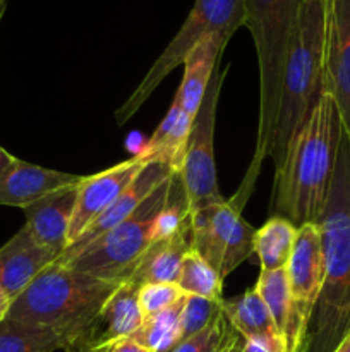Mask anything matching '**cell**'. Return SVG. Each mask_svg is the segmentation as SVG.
Instances as JSON below:
<instances>
[{
	"mask_svg": "<svg viewBox=\"0 0 350 352\" xmlns=\"http://www.w3.org/2000/svg\"><path fill=\"white\" fill-rule=\"evenodd\" d=\"M244 342V340H242ZM220 352H242V344L239 342V339H237L235 336H230L229 333V337H226V340H225V344H223V347H222V351Z\"/></svg>",
	"mask_w": 350,
	"mask_h": 352,
	"instance_id": "1f68e13d",
	"label": "cell"
},
{
	"mask_svg": "<svg viewBox=\"0 0 350 352\" xmlns=\"http://www.w3.org/2000/svg\"><path fill=\"white\" fill-rule=\"evenodd\" d=\"M119 284L55 261L14 299L7 318L48 327L75 342L86 336Z\"/></svg>",
	"mask_w": 350,
	"mask_h": 352,
	"instance_id": "277c9868",
	"label": "cell"
},
{
	"mask_svg": "<svg viewBox=\"0 0 350 352\" xmlns=\"http://www.w3.org/2000/svg\"><path fill=\"white\" fill-rule=\"evenodd\" d=\"M64 352H88V342H86L84 337H81L75 342H72Z\"/></svg>",
	"mask_w": 350,
	"mask_h": 352,
	"instance_id": "e575fe53",
	"label": "cell"
},
{
	"mask_svg": "<svg viewBox=\"0 0 350 352\" xmlns=\"http://www.w3.org/2000/svg\"><path fill=\"white\" fill-rule=\"evenodd\" d=\"M192 120H194V117L189 116L174 96L170 109L165 113L163 120L158 124L153 136L150 138L143 151L150 158L165 162L175 172H180L189 134L192 129Z\"/></svg>",
	"mask_w": 350,
	"mask_h": 352,
	"instance_id": "44dd1931",
	"label": "cell"
},
{
	"mask_svg": "<svg viewBox=\"0 0 350 352\" xmlns=\"http://www.w3.org/2000/svg\"><path fill=\"white\" fill-rule=\"evenodd\" d=\"M235 199L191 213L192 250L225 278L254 254L256 229L242 219Z\"/></svg>",
	"mask_w": 350,
	"mask_h": 352,
	"instance_id": "9c48e42d",
	"label": "cell"
},
{
	"mask_svg": "<svg viewBox=\"0 0 350 352\" xmlns=\"http://www.w3.org/2000/svg\"><path fill=\"white\" fill-rule=\"evenodd\" d=\"M3 2H7V0H0V3H3Z\"/></svg>",
	"mask_w": 350,
	"mask_h": 352,
	"instance_id": "74e56055",
	"label": "cell"
},
{
	"mask_svg": "<svg viewBox=\"0 0 350 352\" xmlns=\"http://www.w3.org/2000/svg\"><path fill=\"white\" fill-rule=\"evenodd\" d=\"M150 160L151 158L141 151L129 160L120 162L98 174L82 175L78 186V201L69 229L67 246L81 237L84 230L105 213V210L126 191L127 186L137 177Z\"/></svg>",
	"mask_w": 350,
	"mask_h": 352,
	"instance_id": "8fae6325",
	"label": "cell"
},
{
	"mask_svg": "<svg viewBox=\"0 0 350 352\" xmlns=\"http://www.w3.org/2000/svg\"><path fill=\"white\" fill-rule=\"evenodd\" d=\"M16 160L17 158L14 157V155H10L5 148L0 146V175H2L5 170H9Z\"/></svg>",
	"mask_w": 350,
	"mask_h": 352,
	"instance_id": "4dcf8cb0",
	"label": "cell"
},
{
	"mask_svg": "<svg viewBox=\"0 0 350 352\" xmlns=\"http://www.w3.org/2000/svg\"><path fill=\"white\" fill-rule=\"evenodd\" d=\"M184 298V291L177 284H146L139 287V305L144 318L177 305Z\"/></svg>",
	"mask_w": 350,
	"mask_h": 352,
	"instance_id": "83f0119b",
	"label": "cell"
},
{
	"mask_svg": "<svg viewBox=\"0 0 350 352\" xmlns=\"http://www.w3.org/2000/svg\"><path fill=\"white\" fill-rule=\"evenodd\" d=\"M290 287V322L285 332L287 352H305L309 327L325 282L321 234L316 223L299 227L287 265Z\"/></svg>",
	"mask_w": 350,
	"mask_h": 352,
	"instance_id": "30bf717a",
	"label": "cell"
},
{
	"mask_svg": "<svg viewBox=\"0 0 350 352\" xmlns=\"http://www.w3.org/2000/svg\"><path fill=\"white\" fill-rule=\"evenodd\" d=\"M191 248V220H187L174 236L151 244L134 265L126 280L132 282L137 287L146 284H177L182 261Z\"/></svg>",
	"mask_w": 350,
	"mask_h": 352,
	"instance_id": "d6986e66",
	"label": "cell"
},
{
	"mask_svg": "<svg viewBox=\"0 0 350 352\" xmlns=\"http://www.w3.org/2000/svg\"><path fill=\"white\" fill-rule=\"evenodd\" d=\"M326 0H302L283 69L280 112L270 158L281 165L288 141L325 91Z\"/></svg>",
	"mask_w": 350,
	"mask_h": 352,
	"instance_id": "5b68a950",
	"label": "cell"
},
{
	"mask_svg": "<svg viewBox=\"0 0 350 352\" xmlns=\"http://www.w3.org/2000/svg\"><path fill=\"white\" fill-rule=\"evenodd\" d=\"M225 322L226 320L222 313L202 332L196 333V336L189 337V339L180 340L170 352H220L230 333L226 330Z\"/></svg>",
	"mask_w": 350,
	"mask_h": 352,
	"instance_id": "f1b7e54d",
	"label": "cell"
},
{
	"mask_svg": "<svg viewBox=\"0 0 350 352\" xmlns=\"http://www.w3.org/2000/svg\"><path fill=\"white\" fill-rule=\"evenodd\" d=\"M58 256V251L38 244L23 227L0 248V287L14 301Z\"/></svg>",
	"mask_w": 350,
	"mask_h": 352,
	"instance_id": "5bb4252c",
	"label": "cell"
},
{
	"mask_svg": "<svg viewBox=\"0 0 350 352\" xmlns=\"http://www.w3.org/2000/svg\"><path fill=\"white\" fill-rule=\"evenodd\" d=\"M78 186L58 189L23 210L26 217L24 227L33 239L60 254L67 246L69 229L78 201Z\"/></svg>",
	"mask_w": 350,
	"mask_h": 352,
	"instance_id": "2e32d148",
	"label": "cell"
},
{
	"mask_svg": "<svg viewBox=\"0 0 350 352\" xmlns=\"http://www.w3.org/2000/svg\"><path fill=\"white\" fill-rule=\"evenodd\" d=\"M226 45L229 43L222 38L206 36L189 52L182 64L184 76H182L177 93H175V98L191 117H196L199 107H201L213 72H215L216 65L222 62Z\"/></svg>",
	"mask_w": 350,
	"mask_h": 352,
	"instance_id": "ffe728a7",
	"label": "cell"
},
{
	"mask_svg": "<svg viewBox=\"0 0 350 352\" xmlns=\"http://www.w3.org/2000/svg\"><path fill=\"white\" fill-rule=\"evenodd\" d=\"M240 26H244V0H196L180 30L158 55L129 98L117 109V124L124 126L148 102L161 81L184 64L189 52L199 41L206 36H218L229 43Z\"/></svg>",
	"mask_w": 350,
	"mask_h": 352,
	"instance_id": "8992f818",
	"label": "cell"
},
{
	"mask_svg": "<svg viewBox=\"0 0 350 352\" xmlns=\"http://www.w3.org/2000/svg\"><path fill=\"white\" fill-rule=\"evenodd\" d=\"M144 322L139 305V287L129 280L120 282L96 315L95 322L86 332L88 347L108 340L132 337Z\"/></svg>",
	"mask_w": 350,
	"mask_h": 352,
	"instance_id": "e0dca14e",
	"label": "cell"
},
{
	"mask_svg": "<svg viewBox=\"0 0 350 352\" xmlns=\"http://www.w3.org/2000/svg\"><path fill=\"white\" fill-rule=\"evenodd\" d=\"M325 91L335 100L350 138V0H326Z\"/></svg>",
	"mask_w": 350,
	"mask_h": 352,
	"instance_id": "7c38bea8",
	"label": "cell"
},
{
	"mask_svg": "<svg viewBox=\"0 0 350 352\" xmlns=\"http://www.w3.org/2000/svg\"><path fill=\"white\" fill-rule=\"evenodd\" d=\"M71 344L67 336L48 327L12 318L0 322V352H55Z\"/></svg>",
	"mask_w": 350,
	"mask_h": 352,
	"instance_id": "7402d4cb",
	"label": "cell"
},
{
	"mask_svg": "<svg viewBox=\"0 0 350 352\" xmlns=\"http://www.w3.org/2000/svg\"><path fill=\"white\" fill-rule=\"evenodd\" d=\"M88 352H151L146 347L141 346L132 337H122V339L108 340V342L96 344L88 347Z\"/></svg>",
	"mask_w": 350,
	"mask_h": 352,
	"instance_id": "f546056e",
	"label": "cell"
},
{
	"mask_svg": "<svg viewBox=\"0 0 350 352\" xmlns=\"http://www.w3.org/2000/svg\"><path fill=\"white\" fill-rule=\"evenodd\" d=\"M82 175L51 170L17 158L9 170L0 175V206L26 208L58 189L78 186Z\"/></svg>",
	"mask_w": 350,
	"mask_h": 352,
	"instance_id": "9a60e30c",
	"label": "cell"
},
{
	"mask_svg": "<svg viewBox=\"0 0 350 352\" xmlns=\"http://www.w3.org/2000/svg\"><path fill=\"white\" fill-rule=\"evenodd\" d=\"M222 315V301H209L199 296H185L180 316V340L202 332Z\"/></svg>",
	"mask_w": 350,
	"mask_h": 352,
	"instance_id": "4316f807",
	"label": "cell"
},
{
	"mask_svg": "<svg viewBox=\"0 0 350 352\" xmlns=\"http://www.w3.org/2000/svg\"><path fill=\"white\" fill-rule=\"evenodd\" d=\"M222 313L233 332L239 333L244 340L261 344L271 352H287L283 337L278 332L256 287L249 289L237 298L223 299Z\"/></svg>",
	"mask_w": 350,
	"mask_h": 352,
	"instance_id": "ac0fdd59",
	"label": "cell"
},
{
	"mask_svg": "<svg viewBox=\"0 0 350 352\" xmlns=\"http://www.w3.org/2000/svg\"><path fill=\"white\" fill-rule=\"evenodd\" d=\"M5 10H7V2L0 3V23H2V19H3V14H5Z\"/></svg>",
	"mask_w": 350,
	"mask_h": 352,
	"instance_id": "8d00e7d4",
	"label": "cell"
},
{
	"mask_svg": "<svg viewBox=\"0 0 350 352\" xmlns=\"http://www.w3.org/2000/svg\"><path fill=\"white\" fill-rule=\"evenodd\" d=\"M242 352H271V351L266 349L264 346H261V344L253 342V340H244V342H242Z\"/></svg>",
	"mask_w": 350,
	"mask_h": 352,
	"instance_id": "836d02e7",
	"label": "cell"
},
{
	"mask_svg": "<svg viewBox=\"0 0 350 352\" xmlns=\"http://www.w3.org/2000/svg\"><path fill=\"white\" fill-rule=\"evenodd\" d=\"M302 0H244V26L253 36L259 67L257 138L249 170L235 195L246 205L264 158L270 157L280 112L283 69Z\"/></svg>",
	"mask_w": 350,
	"mask_h": 352,
	"instance_id": "3957f363",
	"label": "cell"
},
{
	"mask_svg": "<svg viewBox=\"0 0 350 352\" xmlns=\"http://www.w3.org/2000/svg\"><path fill=\"white\" fill-rule=\"evenodd\" d=\"M295 237H297V227L281 217H270L263 227L256 229L254 254H257L261 270L287 268Z\"/></svg>",
	"mask_w": 350,
	"mask_h": 352,
	"instance_id": "603a6c76",
	"label": "cell"
},
{
	"mask_svg": "<svg viewBox=\"0 0 350 352\" xmlns=\"http://www.w3.org/2000/svg\"><path fill=\"white\" fill-rule=\"evenodd\" d=\"M174 175L165 181L153 195L148 196L132 215L78 251L71 260L65 261L64 267L105 280H126L134 265L153 244L151 227L158 212L168 201Z\"/></svg>",
	"mask_w": 350,
	"mask_h": 352,
	"instance_id": "52a82bcc",
	"label": "cell"
},
{
	"mask_svg": "<svg viewBox=\"0 0 350 352\" xmlns=\"http://www.w3.org/2000/svg\"><path fill=\"white\" fill-rule=\"evenodd\" d=\"M226 72H229V67H222V62H220L213 72L201 107L192 120L184 164L178 172L191 213L225 201L220 192L218 175H216L215 127L216 109H218L220 93H222Z\"/></svg>",
	"mask_w": 350,
	"mask_h": 352,
	"instance_id": "ba28073f",
	"label": "cell"
},
{
	"mask_svg": "<svg viewBox=\"0 0 350 352\" xmlns=\"http://www.w3.org/2000/svg\"><path fill=\"white\" fill-rule=\"evenodd\" d=\"M325 282L305 352H331L350 332V138L343 131L335 174L318 220Z\"/></svg>",
	"mask_w": 350,
	"mask_h": 352,
	"instance_id": "7a4b0ae2",
	"label": "cell"
},
{
	"mask_svg": "<svg viewBox=\"0 0 350 352\" xmlns=\"http://www.w3.org/2000/svg\"><path fill=\"white\" fill-rule=\"evenodd\" d=\"M174 174H178L174 168L170 167L165 162L156 160V158H151L148 162L146 167L137 174V177L127 186L126 191L105 210L103 215H100L88 229L84 230L81 237L74 241L72 244H69L62 254L58 256L57 263L64 265L65 261L71 260L78 251H81L82 248H86L88 244H91L93 241H96L98 237H102L103 234L108 232L110 229H113L115 226H119L120 222L127 219V217L132 215L137 208H139L141 203L148 198L150 195H153L165 181L172 177Z\"/></svg>",
	"mask_w": 350,
	"mask_h": 352,
	"instance_id": "4fadbf2b",
	"label": "cell"
},
{
	"mask_svg": "<svg viewBox=\"0 0 350 352\" xmlns=\"http://www.w3.org/2000/svg\"><path fill=\"white\" fill-rule=\"evenodd\" d=\"M182 306L184 299L156 315L146 316L132 339L151 352H170L180 342Z\"/></svg>",
	"mask_w": 350,
	"mask_h": 352,
	"instance_id": "cb8c5ba5",
	"label": "cell"
},
{
	"mask_svg": "<svg viewBox=\"0 0 350 352\" xmlns=\"http://www.w3.org/2000/svg\"><path fill=\"white\" fill-rule=\"evenodd\" d=\"M177 285L184 291L185 296H199V298L216 302L223 301V278L192 248L184 256V261H182Z\"/></svg>",
	"mask_w": 350,
	"mask_h": 352,
	"instance_id": "d4e9b609",
	"label": "cell"
},
{
	"mask_svg": "<svg viewBox=\"0 0 350 352\" xmlns=\"http://www.w3.org/2000/svg\"><path fill=\"white\" fill-rule=\"evenodd\" d=\"M10 305H12V301H10L9 296L5 294V291L0 287V322L7 318V313H9Z\"/></svg>",
	"mask_w": 350,
	"mask_h": 352,
	"instance_id": "d6a6232c",
	"label": "cell"
},
{
	"mask_svg": "<svg viewBox=\"0 0 350 352\" xmlns=\"http://www.w3.org/2000/svg\"><path fill=\"white\" fill-rule=\"evenodd\" d=\"M342 136L338 107L328 91H323L275 170L270 217H281L297 229L318 223L331 188Z\"/></svg>",
	"mask_w": 350,
	"mask_h": 352,
	"instance_id": "6da1fadb",
	"label": "cell"
},
{
	"mask_svg": "<svg viewBox=\"0 0 350 352\" xmlns=\"http://www.w3.org/2000/svg\"><path fill=\"white\" fill-rule=\"evenodd\" d=\"M331 352H350V332L343 337L338 342V346L335 347Z\"/></svg>",
	"mask_w": 350,
	"mask_h": 352,
	"instance_id": "d590c367",
	"label": "cell"
},
{
	"mask_svg": "<svg viewBox=\"0 0 350 352\" xmlns=\"http://www.w3.org/2000/svg\"><path fill=\"white\" fill-rule=\"evenodd\" d=\"M254 287L266 305L278 332L285 340V332H287L288 322H290V287H288L287 268L261 270Z\"/></svg>",
	"mask_w": 350,
	"mask_h": 352,
	"instance_id": "484cf974",
	"label": "cell"
}]
</instances>
